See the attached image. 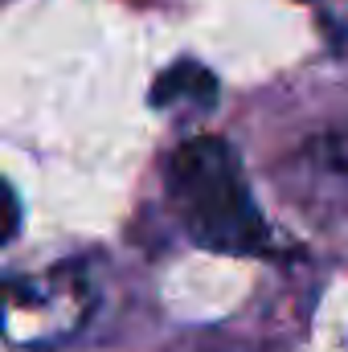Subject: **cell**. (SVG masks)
<instances>
[{
  "label": "cell",
  "mask_w": 348,
  "mask_h": 352,
  "mask_svg": "<svg viewBox=\"0 0 348 352\" xmlns=\"http://www.w3.org/2000/svg\"><path fill=\"white\" fill-rule=\"evenodd\" d=\"M168 192L188 238L221 254H262L266 221L242 180L238 152L217 135L184 140L168 160Z\"/></svg>",
  "instance_id": "1"
},
{
  "label": "cell",
  "mask_w": 348,
  "mask_h": 352,
  "mask_svg": "<svg viewBox=\"0 0 348 352\" xmlns=\"http://www.w3.org/2000/svg\"><path fill=\"white\" fill-rule=\"evenodd\" d=\"M173 102L213 107L217 102V78L205 66H197V62H176L152 87V107H173Z\"/></svg>",
  "instance_id": "2"
},
{
  "label": "cell",
  "mask_w": 348,
  "mask_h": 352,
  "mask_svg": "<svg viewBox=\"0 0 348 352\" xmlns=\"http://www.w3.org/2000/svg\"><path fill=\"white\" fill-rule=\"evenodd\" d=\"M21 230V209H17V192L8 188V180L0 176V246L12 242Z\"/></svg>",
  "instance_id": "3"
},
{
  "label": "cell",
  "mask_w": 348,
  "mask_h": 352,
  "mask_svg": "<svg viewBox=\"0 0 348 352\" xmlns=\"http://www.w3.org/2000/svg\"><path fill=\"white\" fill-rule=\"evenodd\" d=\"M320 156H324V164H332L336 173L348 176V131L345 135H328V140H320Z\"/></svg>",
  "instance_id": "4"
}]
</instances>
